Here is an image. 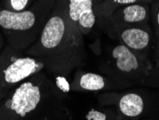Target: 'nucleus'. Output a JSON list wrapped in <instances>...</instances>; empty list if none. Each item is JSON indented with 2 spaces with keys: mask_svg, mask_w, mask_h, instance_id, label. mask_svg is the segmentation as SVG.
Wrapping results in <instances>:
<instances>
[{
  "mask_svg": "<svg viewBox=\"0 0 159 120\" xmlns=\"http://www.w3.org/2000/svg\"><path fill=\"white\" fill-rule=\"evenodd\" d=\"M83 36L70 17L68 0H56L40 35L24 53L43 59L50 72L67 77L85 63Z\"/></svg>",
  "mask_w": 159,
  "mask_h": 120,
  "instance_id": "nucleus-1",
  "label": "nucleus"
},
{
  "mask_svg": "<svg viewBox=\"0 0 159 120\" xmlns=\"http://www.w3.org/2000/svg\"><path fill=\"white\" fill-rule=\"evenodd\" d=\"M56 0H37L30 8L13 12L0 0V31L7 44L24 52L35 42L46 24Z\"/></svg>",
  "mask_w": 159,
  "mask_h": 120,
  "instance_id": "nucleus-2",
  "label": "nucleus"
},
{
  "mask_svg": "<svg viewBox=\"0 0 159 120\" xmlns=\"http://www.w3.org/2000/svg\"><path fill=\"white\" fill-rule=\"evenodd\" d=\"M57 91L44 71L21 82L2 103L4 120L28 119L44 108H50L58 101Z\"/></svg>",
  "mask_w": 159,
  "mask_h": 120,
  "instance_id": "nucleus-3",
  "label": "nucleus"
},
{
  "mask_svg": "<svg viewBox=\"0 0 159 120\" xmlns=\"http://www.w3.org/2000/svg\"><path fill=\"white\" fill-rule=\"evenodd\" d=\"M105 67L109 76L120 84L147 86L159 84V70L148 55L130 50L121 43L111 49Z\"/></svg>",
  "mask_w": 159,
  "mask_h": 120,
  "instance_id": "nucleus-4",
  "label": "nucleus"
},
{
  "mask_svg": "<svg viewBox=\"0 0 159 120\" xmlns=\"http://www.w3.org/2000/svg\"><path fill=\"white\" fill-rule=\"evenodd\" d=\"M44 70H48V65L43 59L27 55L7 43L0 55L2 91L17 86L28 78Z\"/></svg>",
  "mask_w": 159,
  "mask_h": 120,
  "instance_id": "nucleus-5",
  "label": "nucleus"
},
{
  "mask_svg": "<svg viewBox=\"0 0 159 120\" xmlns=\"http://www.w3.org/2000/svg\"><path fill=\"white\" fill-rule=\"evenodd\" d=\"M107 28L108 32L113 34L121 44L130 50L147 54L151 44V33L148 25Z\"/></svg>",
  "mask_w": 159,
  "mask_h": 120,
  "instance_id": "nucleus-6",
  "label": "nucleus"
},
{
  "mask_svg": "<svg viewBox=\"0 0 159 120\" xmlns=\"http://www.w3.org/2000/svg\"><path fill=\"white\" fill-rule=\"evenodd\" d=\"M150 16L148 4L134 3L120 7L104 20L107 27L148 25Z\"/></svg>",
  "mask_w": 159,
  "mask_h": 120,
  "instance_id": "nucleus-7",
  "label": "nucleus"
},
{
  "mask_svg": "<svg viewBox=\"0 0 159 120\" xmlns=\"http://www.w3.org/2000/svg\"><path fill=\"white\" fill-rule=\"evenodd\" d=\"M68 11L83 35L88 34L96 23L93 0H68Z\"/></svg>",
  "mask_w": 159,
  "mask_h": 120,
  "instance_id": "nucleus-8",
  "label": "nucleus"
},
{
  "mask_svg": "<svg viewBox=\"0 0 159 120\" xmlns=\"http://www.w3.org/2000/svg\"><path fill=\"white\" fill-rule=\"evenodd\" d=\"M118 109L123 116L134 118L144 111L145 102L141 95L135 93L125 94L118 101Z\"/></svg>",
  "mask_w": 159,
  "mask_h": 120,
  "instance_id": "nucleus-9",
  "label": "nucleus"
},
{
  "mask_svg": "<svg viewBox=\"0 0 159 120\" xmlns=\"http://www.w3.org/2000/svg\"><path fill=\"white\" fill-rule=\"evenodd\" d=\"M76 81L79 88L85 91H100L107 86L106 79L101 75L95 73L76 74Z\"/></svg>",
  "mask_w": 159,
  "mask_h": 120,
  "instance_id": "nucleus-10",
  "label": "nucleus"
},
{
  "mask_svg": "<svg viewBox=\"0 0 159 120\" xmlns=\"http://www.w3.org/2000/svg\"><path fill=\"white\" fill-rule=\"evenodd\" d=\"M153 0H106L104 3L94 9L97 20H104L109 17L120 7L134 3L149 4Z\"/></svg>",
  "mask_w": 159,
  "mask_h": 120,
  "instance_id": "nucleus-11",
  "label": "nucleus"
},
{
  "mask_svg": "<svg viewBox=\"0 0 159 120\" xmlns=\"http://www.w3.org/2000/svg\"><path fill=\"white\" fill-rule=\"evenodd\" d=\"M37 0H1L4 8L13 12H21L30 8Z\"/></svg>",
  "mask_w": 159,
  "mask_h": 120,
  "instance_id": "nucleus-12",
  "label": "nucleus"
},
{
  "mask_svg": "<svg viewBox=\"0 0 159 120\" xmlns=\"http://www.w3.org/2000/svg\"><path fill=\"white\" fill-rule=\"evenodd\" d=\"M153 21L156 29V42L154 48V63L159 70V5L153 7Z\"/></svg>",
  "mask_w": 159,
  "mask_h": 120,
  "instance_id": "nucleus-13",
  "label": "nucleus"
},
{
  "mask_svg": "<svg viewBox=\"0 0 159 120\" xmlns=\"http://www.w3.org/2000/svg\"><path fill=\"white\" fill-rule=\"evenodd\" d=\"M55 86L61 92L66 94L70 90V86L67 78L61 75H56L55 80Z\"/></svg>",
  "mask_w": 159,
  "mask_h": 120,
  "instance_id": "nucleus-14",
  "label": "nucleus"
},
{
  "mask_svg": "<svg viewBox=\"0 0 159 120\" xmlns=\"http://www.w3.org/2000/svg\"><path fill=\"white\" fill-rule=\"evenodd\" d=\"M86 120H107V115L102 112L92 109L85 116Z\"/></svg>",
  "mask_w": 159,
  "mask_h": 120,
  "instance_id": "nucleus-15",
  "label": "nucleus"
},
{
  "mask_svg": "<svg viewBox=\"0 0 159 120\" xmlns=\"http://www.w3.org/2000/svg\"><path fill=\"white\" fill-rule=\"evenodd\" d=\"M5 42H4V37L3 34H2L1 31H0V55H1L2 50L4 47H5Z\"/></svg>",
  "mask_w": 159,
  "mask_h": 120,
  "instance_id": "nucleus-16",
  "label": "nucleus"
},
{
  "mask_svg": "<svg viewBox=\"0 0 159 120\" xmlns=\"http://www.w3.org/2000/svg\"><path fill=\"white\" fill-rule=\"evenodd\" d=\"M106 0H93V4H94V9L98 7L100 4L104 3Z\"/></svg>",
  "mask_w": 159,
  "mask_h": 120,
  "instance_id": "nucleus-17",
  "label": "nucleus"
},
{
  "mask_svg": "<svg viewBox=\"0 0 159 120\" xmlns=\"http://www.w3.org/2000/svg\"><path fill=\"white\" fill-rule=\"evenodd\" d=\"M2 92V89H1V85H0V94H1Z\"/></svg>",
  "mask_w": 159,
  "mask_h": 120,
  "instance_id": "nucleus-18",
  "label": "nucleus"
}]
</instances>
